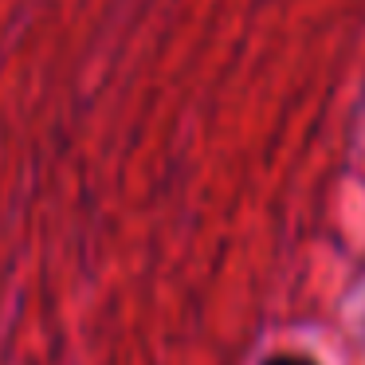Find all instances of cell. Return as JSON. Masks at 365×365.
Segmentation results:
<instances>
[{
	"mask_svg": "<svg viewBox=\"0 0 365 365\" xmlns=\"http://www.w3.org/2000/svg\"><path fill=\"white\" fill-rule=\"evenodd\" d=\"M263 365H318V361H310V357H299V354H275V357H267Z\"/></svg>",
	"mask_w": 365,
	"mask_h": 365,
	"instance_id": "6da1fadb",
	"label": "cell"
}]
</instances>
